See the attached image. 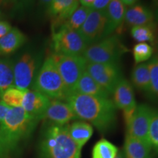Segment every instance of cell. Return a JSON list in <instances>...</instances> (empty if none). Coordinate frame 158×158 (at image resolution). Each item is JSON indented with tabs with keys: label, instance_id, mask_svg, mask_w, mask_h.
Segmentation results:
<instances>
[{
	"label": "cell",
	"instance_id": "obj_28",
	"mask_svg": "<svg viewBox=\"0 0 158 158\" xmlns=\"http://www.w3.org/2000/svg\"><path fill=\"white\" fill-rule=\"evenodd\" d=\"M27 90L12 87L7 89L2 97V101L10 107H21L23 97Z\"/></svg>",
	"mask_w": 158,
	"mask_h": 158
},
{
	"label": "cell",
	"instance_id": "obj_29",
	"mask_svg": "<svg viewBox=\"0 0 158 158\" xmlns=\"http://www.w3.org/2000/svg\"><path fill=\"white\" fill-rule=\"evenodd\" d=\"M133 53L135 63L140 64L152 58L154 53V49L149 43H138L134 45Z\"/></svg>",
	"mask_w": 158,
	"mask_h": 158
},
{
	"label": "cell",
	"instance_id": "obj_3",
	"mask_svg": "<svg viewBox=\"0 0 158 158\" xmlns=\"http://www.w3.org/2000/svg\"><path fill=\"white\" fill-rule=\"evenodd\" d=\"M81 151L70 135L68 124L48 122L43 127L38 143L40 158H80Z\"/></svg>",
	"mask_w": 158,
	"mask_h": 158
},
{
	"label": "cell",
	"instance_id": "obj_12",
	"mask_svg": "<svg viewBox=\"0 0 158 158\" xmlns=\"http://www.w3.org/2000/svg\"><path fill=\"white\" fill-rule=\"evenodd\" d=\"M112 94L116 108L123 110L124 121L127 124L137 107L133 86L127 79L122 78L116 84Z\"/></svg>",
	"mask_w": 158,
	"mask_h": 158
},
{
	"label": "cell",
	"instance_id": "obj_35",
	"mask_svg": "<svg viewBox=\"0 0 158 158\" xmlns=\"http://www.w3.org/2000/svg\"><path fill=\"white\" fill-rule=\"evenodd\" d=\"M37 2H38L40 8L47 12L52 2V0H37Z\"/></svg>",
	"mask_w": 158,
	"mask_h": 158
},
{
	"label": "cell",
	"instance_id": "obj_2",
	"mask_svg": "<svg viewBox=\"0 0 158 158\" xmlns=\"http://www.w3.org/2000/svg\"><path fill=\"white\" fill-rule=\"evenodd\" d=\"M38 122L22 107L10 108L0 126V158H12L21 143L29 137Z\"/></svg>",
	"mask_w": 158,
	"mask_h": 158
},
{
	"label": "cell",
	"instance_id": "obj_15",
	"mask_svg": "<svg viewBox=\"0 0 158 158\" xmlns=\"http://www.w3.org/2000/svg\"><path fill=\"white\" fill-rule=\"evenodd\" d=\"M78 7V0H52L47 13L52 18L53 27L62 24Z\"/></svg>",
	"mask_w": 158,
	"mask_h": 158
},
{
	"label": "cell",
	"instance_id": "obj_34",
	"mask_svg": "<svg viewBox=\"0 0 158 158\" xmlns=\"http://www.w3.org/2000/svg\"><path fill=\"white\" fill-rule=\"evenodd\" d=\"M12 29L10 24L7 21H0V38L8 33Z\"/></svg>",
	"mask_w": 158,
	"mask_h": 158
},
{
	"label": "cell",
	"instance_id": "obj_7",
	"mask_svg": "<svg viewBox=\"0 0 158 158\" xmlns=\"http://www.w3.org/2000/svg\"><path fill=\"white\" fill-rule=\"evenodd\" d=\"M42 56L38 53L27 51L13 64L14 87L21 90H28L32 86L41 67Z\"/></svg>",
	"mask_w": 158,
	"mask_h": 158
},
{
	"label": "cell",
	"instance_id": "obj_40",
	"mask_svg": "<svg viewBox=\"0 0 158 158\" xmlns=\"http://www.w3.org/2000/svg\"><path fill=\"white\" fill-rule=\"evenodd\" d=\"M155 45H156V47H157V53H158V32H157V37H156Z\"/></svg>",
	"mask_w": 158,
	"mask_h": 158
},
{
	"label": "cell",
	"instance_id": "obj_18",
	"mask_svg": "<svg viewBox=\"0 0 158 158\" xmlns=\"http://www.w3.org/2000/svg\"><path fill=\"white\" fill-rule=\"evenodd\" d=\"M27 41V37L17 28H12L8 33L0 38V56L13 54Z\"/></svg>",
	"mask_w": 158,
	"mask_h": 158
},
{
	"label": "cell",
	"instance_id": "obj_23",
	"mask_svg": "<svg viewBox=\"0 0 158 158\" xmlns=\"http://www.w3.org/2000/svg\"><path fill=\"white\" fill-rule=\"evenodd\" d=\"M14 87L13 64L11 61L0 58V99L10 88Z\"/></svg>",
	"mask_w": 158,
	"mask_h": 158
},
{
	"label": "cell",
	"instance_id": "obj_19",
	"mask_svg": "<svg viewBox=\"0 0 158 158\" xmlns=\"http://www.w3.org/2000/svg\"><path fill=\"white\" fill-rule=\"evenodd\" d=\"M126 6L120 0H110L106 8L108 18V34L111 35L114 31L120 27L124 21Z\"/></svg>",
	"mask_w": 158,
	"mask_h": 158
},
{
	"label": "cell",
	"instance_id": "obj_33",
	"mask_svg": "<svg viewBox=\"0 0 158 158\" xmlns=\"http://www.w3.org/2000/svg\"><path fill=\"white\" fill-rule=\"evenodd\" d=\"M11 107H10L7 105H6L4 102L0 101V126L2 124L7 112H8V110Z\"/></svg>",
	"mask_w": 158,
	"mask_h": 158
},
{
	"label": "cell",
	"instance_id": "obj_11",
	"mask_svg": "<svg viewBox=\"0 0 158 158\" xmlns=\"http://www.w3.org/2000/svg\"><path fill=\"white\" fill-rule=\"evenodd\" d=\"M152 112L153 108L148 105H138L132 117L126 124V135L150 143L149 130Z\"/></svg>",
	"mask_w": 158,
	"mask_h": 158
},
{
	"label": "cell",
	"instance_id": "obj_10",
	"mask_svg": "<svg viewBox=\"0 0 158 158\" xmlns=\"http://www.w3.org/2000/svg\"><path fill=\"white\" fill-rule=\"evenodd\" d=\"M108 27L106 11L92 9L78 31L89 46L108 36Z\"/></svg>",
	"mask_w": 158,
	"mask_h": 158
},
{
	"label": "cell",
	"instance_id": "obj_21",
	"mask_svg": "<svg viewBox=\"0 0 158 158\" xmlns=\"http://www.w3.org/2000/svg\"><path fill=\"white\" fill-rule=\"evenodd\" d=\"M69 133L80 149L86 144L93 134L92 124L85 121H76L68 124Z\"/></svg>",
	"mask_w": 158,
	"mask_h": 158
},
{
	"label": "cell",
	"instance_id": "obj_36",
	"mask_svg": "<svg viewBox=\"0 0 158 158\" xmlns=\"http://www.w3.org/2000/svg\"><path fill=\"white\" fill-rule=\"evenodd\" d=\"M79 3L81 4V5L85 6L86 7H89L92 8V5H93L94 0H78Z\"/></svg>",
	"mask_w": 158,
	"mask_h": 158
},
{
	"label": "cell",
	"instance_id": "obj_22",
	"mask_svg": "<svg viewBox=\"0 0 158 158\" xmlns=\"http://www.w3.org/2000/svg\"><path fill=\"white\" fill-rule=\"evenodd\" d=\"M131 81L138 89L148 94L150 89V73L148 63L138 64L131 73Z\"/></svg>",
	"mask_w": 158,
	"mask_h": 158
},
{
	"label": "cell",
	"instance_id": "obj_9",
	"mask_svg": "<svg viewBox=\"0 0 158 158\" xmlns=\"http://www.w3.org/2000/svg\"><path fill=\"white\" fill-rule=\"evenodd\" d=\"M85 70L108 93L113 94L116 84L122 78L118 63L86 62Z\"/></svg>",
	"mask_w": 158,
	"mask_h": 158
},
{
	"label": "cell",
	"instance_id": "obj_39",
	"mask_svg": "<svg viewBox=\"0 0 158 158\" xmlns=\"http://www.w3.org/2000/svg\"><path fill=\"white\" fill-rule=\"evenodd\" d=\"M154 15H155V21L156 23H158V7L157 9L155 10V13H154Z\"/></svg>",
	"mask_w": 158,
	"mask_h": 158
},
{
	"label": "cell",
	"instance_id": "obj_8",
	"mask_svg": "<svg viewBox=\"0 0 158 158\" xmlns=\"http://www.w3.org/2000/svg\"><path fill=\"white\" fill-rule=\"evenodd\" d=\"M51 57L56 65L68 94L73 93L77 82L85 71L86 61L82 56L54 54Z\"/></svg>",
	"mask_w": 158,
	"mask_h": 158
},
{
	"label": "cell",
	"instance_id": "obj_20",
	"mask_svg": "<svg viewBox=\"0 0 158 158\" xmlns=\"http://www.w3.org/2000/svg\"><path fill=\"white\" fill-rule=\"evenodd\" d=\"M151 144L126 135L124 154L126 158H153Z\"/></svg>",
	"mask_w": 158,
	"mask_h": 158
},
{
	"label": "cell",
	"instance_id": "obj_13",
	"mask_svg": "<svg viewBox=\"0 0 158 158\" xmlns=\"http://www.w3.org/2000/svg\"><path fill=\"white\" fill-rule=\"evenodd\" d=\"M50 102V99L40 92L28 89L25 92L21 107L29 116L40 121L44 118Z\"/></svg>",
	"mask_w": 158,
	"mask_h": 158
},
{
	"label": "cell",
	"instance_id": "obj_16",
	"mask_svg": "<svg viewBox=\"0 0 158 158\" xmlns=\"http://www.w3.org/2000/svg\"><path fill=\"white\" fill-rule=\"evenodd\" d=\"M124 21L131 27L155 22L153 12L147 6L141 4H135L126 10Z\"/></svg>",
	"mask_w": 158,
	"mask_h": 158
},
{
	"label": "cell",
	"instance_id": "obj_27",
	"mask_svg": "<svg viewBox=\"0 0 158 158\" xmlns=\"http://www.w3.org/2000/svg\"><path fill=\"white\" fill-rule=\"evenodd\" d=\"M118 148L107 140L101 139L92 150V158H114L118 153Z\"/></svg>",
	"mask_w": 158,
	"mask_h": 158
},
{
	"label": "cell",
	"instance_id": "obj_42",
	"mask_svg": "<svg viewBox=\"0 0 158 158\" xmlns=\"http://www.w3.org/2000/svg\"><path fill=\"white\" fill-rule=\"evenodd\" d=\"M2 17V13L1 10H0V19H1Z\"/></svg>",
	"mask_w": 158,
	"mask_h": 158
},
{
	"label": "cell",
	"instance_id": "obj_6",
	"mask_svg": "<svg viewBox=\"0 0 158 158\" xmlns=\"http://www.w3.org/2000/svg\"><path fill=\"white\" fill-rule=\"evenodd\" d=\"M52 48L55 54L68 56H82L88 47L78 31L63 25L53 27Z\"/></svg>",
	"mask_w": 158,
	"mask_h": 158
},
{
	"label": "cell",
	"instance_id": "obj_24",
	"mask_svg": "<svg viewBox=\"0 0 158 158\" xmlns=\"http://www.w3.org/2000/svg\"><path fill=\"white\" fill-rule=\"evenodd\" d=\"M156 23L154 22L150 24L136 26L132 27V37L138 43H155L157 31H156Z\"/></svg>",
	"mask_w": 158,
	"mask_h": 158
},
{
	"label": "cell",
	"instance_id": "obj_38",
	"mask_svg": "<svg viewBox=\"0 0 158 158\" xmlns=\"http://www.w3.org/2000/svg\"><path fill=\"white\" fill-rule=\"evenodd\" d=\"M114 158H126L125 154H124V152L122 151V150H120V151H118V153L116 154V157Z\"/></svg>",
	"mask_w": 158,
	"mask_h": 158
},
{
	"label": "cell",
	"instance_id": "obj_43",
	"mask_svg": "<svg viewBox=\"0 0 158 158\" xmlns=\"http://www.w3.org/2000/svg\"><path fill=\"white\" fill-rule=\"evenodd\" d=\"M155 1L156 2H157V3H158V0H155Z\"/></svg>",
	"mask_w": 158,
	"mask_h": 158
},
{
	"label": "cell",
	"instance_id": "obj_4",
	"mask_svg": "<svg viewBox=\"0 0 158 158\" xmlns=\"http://www.w3.org/2000/svg\"><path fill=\"white\" fill-rule=\"evenodd\" d=\"M33 90L40 92L49 99L65 101L68 92L54 59L47 57L41 65L32 86Z\"/></svg>",
	"mask_w": 158,
	"mask_h": 158
},
{
	"label": "cell",
	"instance_id": "obj_41",
	"mask_svg": "<svg viewBox=\"0 0 158 158\" xmlns=\"http://www.w3.org/2000/svg\"><path fill=\"white\" fill-rule=\"evenodd\" d=\"M5 3V0H0V5H4Z\"/></svg>",
	"mask_w": 158,
	"mask_h": 158
},
{
	"label": "cell",
	"instance_id": "obj_32",
	"mask_svg": "<svg viewBox=\"0 0 158 158\" xmlns=\"http://www.w3.org/2000/svg\"><path fill=\"white\" fill-rule=\"evenodd\" d=\"M110 0H94L92 9L96 10H106Z\"/></svg>",
	"mask_w": 158,
	"mask_h": 158
},
{
	"label": "cell",
	"instance_id": "obj_5",
	"mask_svg": "<svg viewBox=\"0 0 158 158\" xmlns=\"http://www.w3.org/2000/svg\"><path fill=\"white\" fill-rule=\"evenodd\" d=\"M128 48L116 35H109L106 38L86 48L82 56L86 62L118 63Z\"/></svg>",
	"mask_w": 158,
	"mask_h": 158
},
{
	"label": "cell",
	"instance_id": "obj_30",
	"mask_svg": "<svg viewBox=\"0 0 158 158\" xmlns=\"http://www.w3.org/2000/svg\"><path fill=\"white\" fill-rule=\"evenodd\" d=\"M149 139L152 149L158 155V110L153 109L149 125Z\"/></svg>",
	"mask_w": 158,
	"mask_h": 158
},
{
	"label": "cell",
	"instance_id": "obj_31",
	"mask_svg": "<svg viewBox=\"0 0 158 158\" xmlns=\"http://www.w3.org/2000/svg\"><path fill=\"white\" fill-rule=\"evenodd\" d=\"M35 0H6L5 4H10L15 12H23L28 10L34 5Z\"/></svg>",
	"mask_w": 158,
	"mask_h": 158
},
{
	"label": "cell",
	"instance_id": "obj_17",
	"mask_svg": "<svg viewBox=\"0 0 158 158\" xmlns=\"http://www.w3.org/2000/svg\"><path fill=\"white\" fill-rule=\"evenodd\" d=\"M73 93H78L106 98H109L110 97V94L107 91L98 84L86 70L83 73L77 82Z\"/></svg>",
	"mask_w": 158,
	"mask_h": 158
},
{
	"label": "cell",
	"instance_id": "obj_25",
	"mask_svg": "<svg viewBox=\"0 0 158 158\" xmlns=\"http://www.w3.org/2000/svg\"><path fill=\"white\" fill-rule=\"evenodd\" d=\"M91 10L92 8L86 7L85 6H79L78 8L72 13V15L60 25H63L69 29H73V30L78 31L86 21Z\"/></svg>",
	"mask_w": 158,
	"mask_h": 158
},
{
	"label": "cell",
	"instance_id": "obj_26",
	"mask_svg": "<svg viewBox=\"0 0 158 158\" xmlns=\"http://www.w3.org/2000/svg\"><path fill=\"white\" fill-rule=\"evenodd\" d=\"M150 73V89L148 96L153 101L158 102V55L148 62Z\"/></svg>",
	"mask_w": 158,
	"mask_h": 158
},
{
	"label": "cell",
	"instance_id": "obj_37",
	"mask_svg": "<svg viewBox=\"0 0 158 158\" xmlns=\"http://www.w3.org/2000/svg\"><path fill=\"white\" fill-rule=\"evenodd\" d=\"M120 1H121L125 6L131 7V6L135 5L136 2H137L138 0H120Z\"/></svg>",
	"mask_w": 158,
	"mask_h": 158
},
{
	"label": "cell",
	"instance_id": "obj_1",
	"mask_svg": "<svg viewBox=\"0 0 158 158\" xmlns=\"http://www.w3.org/2000/svg\"><path fill=\"white\" fill-rule=\"evenodd\" d=\"M65 102L77 118L89 122L101 133H107L115 128L117 108L110 98L71 93Z\"/></svg>",
	"mask_w": 158,
	"mask_h": 158
},
{
	"label": "cell",
	"instance_id": "obj_14",
	"mask_svg": "<svg viewBox=\"0 0 158 158\" xmlns=\"http://www.w3.org/2000/svg\"><path fill=\"white\" fill-rule=\"evenodd\" d=\"M44 118L51 123L65 125L78 118L68 102L60 100H52L45 111Z\"/></svg>",
	"mask_w": 158,
	"mask_h": 158
}]
</instances>
